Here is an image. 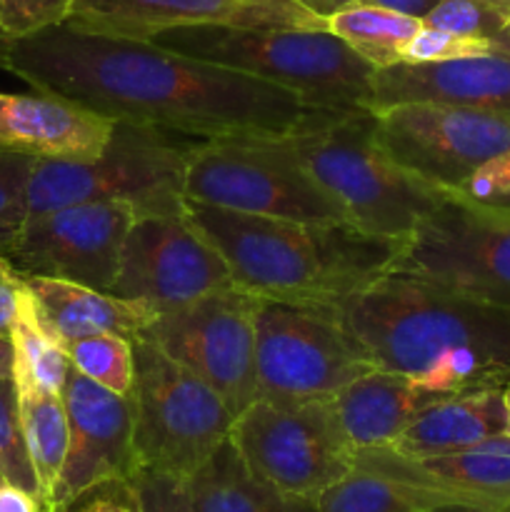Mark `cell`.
<instances>
[{"label": "cell", "mask_w": 510, "mask_h": 512, "mask_svg": "<svg viewBox=\"0 0 510 512\" xmlns=\"http://www.w3.org/2000/svg\"><path fill=\"white\" fill-rule=\"evenodd\" d=\"M325 25L373 68H388L403 63V48L423 28V20L360 0L328 15Z\"/></svg>", "instance_id": "cell-27"}, {"label": "cell", "mask_w": 510, "mask_h": 512, "mask_svg": "<svg viewBox=\"0 0 510 512\" xmlns=\"http://www.w3.org/2000/svg\"><path fill=\"white\" fill-rule=\"evenodd\" d=\"M333 310L375 368L433 395L503 390L510 383V310L390 270Z\"/></svg>", "instance_id": "cell-2"}, {"label": "cell", "mask_w": 510, "mask_h": 512, "mask_svg": "<svg viewBox=\"0 0 510 512\" xmlns=\"http://www.w3.org/2000/svg\"><path fill=\"white\" fill-rule=\"evenodd\" d=\"M75 0H0V30L10 40L63 25Z\"/></svg>", "instance_id": "cell-33"}, {"label": "cell", "mask_w": 510, "mask_h": 512, "mask_svg": "<svg viewBox=\"0 0 510 512\" xmlns=\"http://www.w3.org/2000/svg\"><path fill=\"white\" fill-rule=\"evenodd\" d=\"M0 512H50L38 495L18 488V485H0Z\"/></svg>", "instance_id": "cell-39"}, {"label": "cell", "mask_w": 510, "mask_h": 512, "mask_svg": "<svg viewBox=\"0 0 510 512\" xmlns=\"http://www.w3.org/2000/svg\"><path fill=\"white\" fill-rule=\"evenodd\" d=\"M35 158L0 150V258H8L28 220V183Z\"/></svg>", "instance_id": "cell-32"}, {"label": "cell", "mask_w": 510, "mask_h": 512, "mask_svg": "<svg viewBox=\"0 0 510 512\" xmlns=\"http://www.w3.org/2000/svg\"><path fill=\"white\" fill-rule=\"evenodd\" d=\"M503 433H510L503 390H480L435 400L388 448L405 458H438L463 453Z\"/></svg>", "instance_id": "cell-22"}, {"label": "cell", "mask_w": 510, "mask_h": 512, "mask_svg": "<svg viewBox=\"0 0 510 512\" xmlns=\"http://www.w3.org/2000/svg\"><path fill=\"white\" fill-rule=\"evenodd\" d=\"M400 103H440L510 115V53L490 50L440 63L375 68L373 113Z\"/></svg>", "instance_id": "cell-19"}, {"label": "cell", "mask_w": 510, "mask_h": 512, "mask_svg": "<svg viewBox=\"0 0 510 512\" xmlns=\"http://www.w3.org/2000/svg\"><path fill=\"white\" fill-rule=\"evenodd\" d=\"M318 512H465L440 490L353 468L315 500Z\"/></svg>", "instance_id": "cell-26"}, {"label": "cell", "mask_w": 510, "mask_h": 512, "mask_svg": "<svg viewBox=\"0 0 510 512\" xmlns=\"http://www.w3.org/2000/svg\"><path fill=\"white\" fill-rule=\"evenodd\" d=\"M443 395L418 388L405 375L370 370L328 400L340 435L353 453L388 448L398 435Z\"/></svg>", "instance_id": "cell-21"}, {"label": "cell", "mask_w": 510, "mask_h": 512, "mask_svg": "<svg viewBox=\"0 0 510 512\" xmlns=\"http://www.w3.org/2000/svg\"><path fill=\"white\" fill-rule=\"evenodd\" d=\"M190 498L200 512H318L313 500L283 495L260 480L225 440L188 480Z\"/></svg>", "instance_id": "cell-24"}, {"label": "cell", "mask_w": 510, "mask_h": 512, "mask_svg": "<svg viewBox=\"0 0 510 512\" xmlns=\"http://www.w3.org/2000/svg\"><path fill=\"white\" fill-rule=\"evenodd\" d=\"M375 370L330 308L260 298L255 305V375L260 398L275 403L330 400Z\"/></svg>", "instance_id": "cell-9"}, {"label": "cell", "mask_w": 510, "mask_h": 512, "mask_svg": "<svg viewBox=\"0 0 510 512\" xmlns=\"http://www.w3.org/2000/svg\"><path fill=\"white\" fill-rule=\"evenodd\" d=\"M255 305L258 295L233 283L185 308L158 315L140 335L193 370L225 400L230 413L240 415L260 398Z\"/></svg>", "instance_id": "cell-12"}, {"label": "cell", "mask_w": 510, "mask_h": 512, "mask_svg": "<svg viewBox=\"0 0 510 512\" xmlns=\"http://www.w3.org/2000/svg\"><path fill=\"white\" fill-rule=\"evenodd\" d=\"M13 383L18 393L20 425H23L30 463L38 478L40 498L50 510V498L58 485L65 453H68V413H65L63 393L40 385L20 365H13Z\"/></svg>", "instance_id": "cell-25"}, {"label": "cell", "mask_w": 510, "mask_h": 512, "mask_svg": "<svg viewBox=\"0 0 510 512\" xmlns=\"http://www.w3.org/2000/svg\"><path fill=\"white\" fill-rule=\"evenodd\" d=\"M353 468L440 490L465 512H510V433L438 458H405L393 448L358 450Z\"/></svg>", "instance_id": "cell-18"}, {"label": "cell", "mask_w": 510, "mask_h": 512, "mask_svg": "<svg viewBox=\"0 0 510 512\" xmlns=\"http://www.w3.org/2000/svg\"><path fill=\"white\" fill-rule=\"evenodd\" d=\"M493 50H500V53H510V23L500 30L493 38Z\"/></svg>", "instance_id": "cell-43"}, {"label": "cell", "mask_w": 510, "mask_h": 512, "mask_svg": "<svg viewBox=\"0 0 510 512\" xmlns=\"http://www.w3.org/2000/svg\"><path fill=\"white\" fill-rule=\"evenodd\" d=\"M10 340H13L15 348V365L28 370L45 388L63 393L73 365H70L63 343L55 338V333L45 323L28 285H23V293H20L18 315H15L13 330H10Z\"/></svg>", "instance_id": "cell-28"}, {"label": "cell", "mask_w": 510, "mask_h": 512, "mask_svg": "<svg viewBox=\"0 0 510 512\" xmlns=\"http://www.w3.org/2000/svg\"><path fill=\"white\" fill-rule=\"evenodd\" d=\"M285 140L350 223L370 235L410 238L445 195L390 160L375 138L373 113H325Z\"/></svg>", "instance_id": "cell-5"}, {"label": "cell", "mask_w": 510, "mask_h": 512, "mask_svg": "<svg viewBox=\"0 0 510 512\" xmlns=\"http://www.w3.org/2000/svg\"><path fill=\"white\" fill-rule=\"evenodd\" d=\"M185 215L228 263L233 283L260 298L335 308L393 270L403 240L353 223H300L185 198Z\"/></svg>", "instance_id": "cell-3"}, {"label": "cell", "mask_w": 510, "mask_h": 512, "mask_svg": "<svg viewBox=\"0 0 510 512\" xmlns=\"http://www.w3.org/2000/svg\"><path fill=\"white\" fill-rule=\"evenodd\" d=\"M65 23L143 40L163 30L198 25L328 30L325 18L298 0H75Z\"/></svg>", "instance_id": "cell-16"}, {"label": "cell", "mask_w": 510, "mask_h": 512, "mask_svg": "<svg viewBox=\"0 0 510 512\" xmlns=\"http://www.w3.org/2000/svg\"><path fill=\"white\" fill-rule=\"evenodd\" d=\"M23 280L48 328L63 345L68 340L98 333H113L133 340L158 318L155 310L138 300L118 298L83 283L43 278V275H30Z\"/></svg>", "instance_id": "cell-23"}, {"label": "cell", "mask_w": 510, "mask_h": 512, "mask_svg": "<svg viewBox=\"0 0 510 512\" xmlns=\"http://www.w3.org/2000/svg\"><path fill=\"white\" fill-rule=\"evenodd\" d=\"M393 270L510 310V208L445 190L403 240Z\"/></svg>", "instance_id": "cell-10"}, {"label": "cell", "mask_w": 510, "mask_h": 512, "mask_svg": "<svg viewBox=\"0 0 510 512\" xmlns=\"http://www.w3.org/2000/svg\"><path fill=\"white\" fill-rule=\"evenodd\" d=\"M8 35L3 33V30H0V58H3V50H5V45H8Z\"/></svg>", "instance_id": "cell-45"}, {"label": "cell", "mask_w": 510, "mask_h": 512, "mask_svg": "<svg viewBox=\"0 0 510 512\" xmlns=\"http://www.w3.org/2000/svg\"><path fill=\"white\" fill-rule=\"evenodd\" d=\"M13 365H15V348L10 335H0V380L13 378Z\"/></svg>", "instance_id": "cell-42"}, {"label": "cell", "mask_w": 510, "mask_h": 512, "mask_svg": "<svg viewBox=\"0 0 510 512\" xmlns=\"http://www.w3.org/2000/svg\"><path fill=\"white\" fill-rule=\"evenodd\" d=\"M0 68L105 118L198 140L288 138L328 113L240 70L73 23L8 40Z\"/></svg>", "instance_id": "cell-1"}, {"label": "cell", "mask_w": 510, "mask_h": 512, "mask_svg": "<svg viewBox=\"0 0 510 512\" xmlns=\"http://www.w3.org/2000/svg\"><path fill=\"white\" fill-rule=\"evenodd\" d=\"M23 285V275L8 260L0 258V335H10L13 330Z\"/></svg>", "instance_id": "cell-38"}, {"label": "cell", "mask_w": 510, "mask_h": 512, "mask_svg": "<svg viewBox=\"0 0 510 512\" xmlns=\"http://www.w3.org/2000/svg\"><path fill=\"white\" fill-rule=\"evenodd\" d=\"M363 3L380 5V8H388V10H395V13L413 15V18L423 20L425 15L435 8L438 0H363Z\"/></svg>", "instance_id": "cell-40"}, {"label": "cell", "mask_w": 510, "mask_h": 512, "mask_svg": "<svg viewBox=\"0 0 510 512\" xmlns=\"http://www.w3.org/2000/svg\"><path fill=\"white\" fill-rule=\"evenodd\" d=\"M5 483V478H3V475H0V485H3Z\"/></svg>", "instance_id": "cell-46"}, {"label": "cell", "mask_w": 510, "mask_h": 512, "mask_svg": "<svg viewBox=\"0 0 510 512\" xmlns=\"http://www.w3.org/2000/svg\"><path fill=\"white\" fill-rule=\"evenodd\" d=\"M70 365L100 388L130 398L135 378L133 340L113 333L85 335L63 345Z\"/></svg>", "instance_id": "cell-29"}, {"label": "cell", "mask_w": 510, "mask_h": 512, "mask_svg": "<svg viewBox=\"0 0 510 512\" xmlns=\"http://www.w3.org/2000/svg\"><path fill=\"white\" fill-rule=\"evenodd\" d=\"M133 360L135 470L188 480L230 438L235 415L203 378L153 340L135 335Z\"/></svg>", "instance_id": "cell-7"}, {"label": "cell", "mask_w": 510, "mask_h": 512, "mask_svg": "<svg viewBox=\"0 0 510 512\" xmlns=\"http://www.w3.org/2000/svg\"><path fill=\"white\" fill-rule=\"evenodd\" d=\"M55 512H143L130 480H105L75 495Z\"/></svg>", "instance_id": "cell-37"}, {"label": "cell", "mask_w": 510, "mask_h": 512, "mask_svg": "<svg viewBox=\"0 0 510 512\" xmlns=\"http://www.w3.org/2000/svg\"><path fill=\"white\" fill-rule=\"evenodd\" d=\"M503 398H505V408H508V418H510V383L503 388Z\"/></svg>", "instance_id": "cell-44"}, {"label": "cell", "mask_w": 510, "mask_h": 512, "mask_svg": "<svg viewBox=\"0 0 510 512\" xmlns=\"http://www.w3.org/2000/svg\"><path fill=\"white\" fill-rule=\"evenodd\" d=\"M230 440L260 480L290 498L315 503L353 470L355 453L340 435L328 400L258 398L235 415Z\"/></svg>", "instance_id": "cell-11"}, {"label": "cell", "mask_w": 510, "mask_h": 512, "mask_svg": "<svg viewBox=\"0 0 510 512\" xmlns=\"http://www.w3.org/2000/svg\"><path fill=\"white\" fill-rule=\"evenodd\" d=\"M198 138L115 120L98 158H35L28 183V218L85 200H128L138 213L180 210L185 168Z\"/></svg>", "instance_id": "cell-6"}, {"label": "cell", "mask_w": 510, "mask_h": 512, "mask_svg": "<svg viewBox=\"0 0 510 512\" xmlns=\"http://www.w3.org/2000/svg\"><path fill=\"white\" fill-rule=\"evenodd\" d=\"M228 285H233L228 263L180 208L138 213L110 293L163 315Z\"/></svg>", "instance_id": "cell-14"}, {"label": "cell", "mask_w": 510, "mask_h": 512, "mask_svg": "<svg viewBox=\"0 0 510 512\" xmlns=\"http://www.w3.org/2000/svg\"><path fill=\"white\" fill-rule=\"evenodd\" d=\"M493 50V43L485 38H465V35L448 33V30L423 28L408 40L403 48V63H440V60L468 58V55H483Z\"/></svg>", "instance_id": "cell-34"}, {"label": "cell", "mask_w": 510, "mask_h": 512, "mask_svg": "<svg viewBox=\"0 0 510 512\" xmlns=\"http://www.w3.org/2000/svg\"><path fill=\"white\" fill-rule=\"evenodd\" d=\"M63 403L68 413V453L50 498V512L93 485L130 480L135 473L130 398L100 388L70 368Z\"/></svg>", "instance_id": "cell-17"}, {"label": "cell", "mask_w": 510, "mask_h": 512, "mask_svg": "<svg viewBox=\"0 0 510 512\" xmlns=\"http://www.w3.org/2000/svg\"><path fill=\"white\" fill-rule=\"evenodd\" d=\"M185 198L263 218L350 223L285 138L198 140L185 168Z\"/></svg>", "instance_id": "cell-8"}, {"label": "cell", "mask_w": 510, "mask_h": 512, "mask_svg": "<svg viewBox=\"0 0 510 512\" xmlns=\"http://www.w3.org/2000/svg\"><path fill=\"white\" fill-rule=\"evenodd\" d=\"M130 483L138 493L143 512H200L183 478L155 470H135Z\"/></svg>", "instance_id": "cell-35"}, {"label": "cell", "mask_w": 510, "mask_h": 512, "mask_svg": "<svg viewBox=\"0 0 510 512\" xmlns=\"http://www.w3.org/2000/svg\"><path fill=\"white\" fill-rule=\"evenodd\" d=\"M135 218L138 208L128 200H85L33 215L5 260L23 278L43 275L110 293Z\"/></svg>", "instance_id": "cell-15"}, {"label": "cell", "mask_w": 510, "mask_h": 512, "mask_svg": "<svg viewBox=\"0 0 510 512\" xmlns=\"http://www.w3.org/2000/svg\"><path fill=\"white\" fill-rule=\"evenodd\" d=\"M153 43L280 85L328 113H373L375 68L330 30L173 28Z\"/></svg>", "instance_id": "cell-4"}, {"label": "cell", "mask_w": 510, "mask_h": 512, "mask_svg": "<svg viewBox=\"0 0 510 512\" xmlns=\"http://www.w3.org/2000/svg\"><path fill=\"white\" fill-rule=\"evenodd\" d=\"M0 475L5 478V483L18 485L40 498L38 478H35L23 425H20L18 393H15L13 378L0 380Z\"/></svg>", "instance_id": "cell-31"}, {"label": "cell", "mask_w": 510, "mask_h": 512, "mask_svg": "<svg viewBox=\"0 0 510 512\" xmlns=\"http://www.w3.org/2000/svg\"><path fill=\"white\" fill-rule=\"evenodd\" d=\"M423 23L493 43L495 35L510 23V0H438Z\"/></svg>", "instance_id": "cell-30"}, {"label": "cell", "mask_w": 510, "mask_h": 512, "mask_svg": "<svg viewBox=\"0 0 510 512\" xmlns=\"http://www.w3.org/2000/svg\"><path fill=\"white\" fill-rule=\"evenodd\" d=\"M375 138L390 160L440 190H455L510 148V115L440 103L375 110Z\"/></svg>", "instance_id": "cell-13"}, {"label": "cell", "mask_w": 510, "mask_h": 512, "mask_svg": "<svg viewBox=\"0 0 510 512\" xmlns=\"http://www.w3.org/2000/svg\"><path fill=\"white\" fill-rule=\"evenodd\" d=\"M453 193L480 205L510 208V148L480 165Z\"/></svg>", "instance_id": "cell-36"}, {"label": "cell", "mask_w": 510, "mask_h": 512, "mask_svg": "<svg viewBox=\"0 0 510 512\" xmlns=\"http://www.w3.org/2000/svg\"><path fill=\"white\" fill-rule=\"evenodd\" d=\"M115 120L43 93H0V150L30 158L90 160L110 143Z\"/></svg>", "instance_id": "cell-20"}, {"label": "cell", "mask_w": 510, "mask_h": 512, "mask_svg": "<svg viewBox=\"0 0 510 512\" xmlns=\"http://www.w3.org/2000/svg\"><path fill=\"white\" fill-rule=\"evenodd\" d=\"M303 8H308L310 13L320 15V18H328V15L338 13V10L348 8V5L360 3V0H298Z\"/></svg>", "instance_id": "cell-41"}]
</instances>
